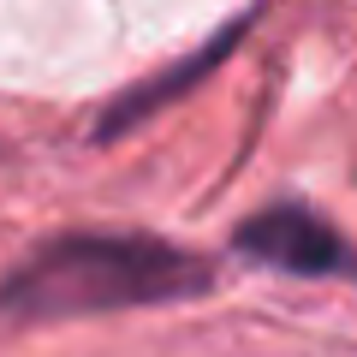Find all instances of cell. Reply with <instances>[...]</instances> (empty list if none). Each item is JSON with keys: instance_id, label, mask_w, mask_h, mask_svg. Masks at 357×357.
I'll list each match as a JSON object with an SVG mask.
<instances>
[{"instance_id": "obj_1", "label": "cell", "mask_w": 357, "mask_h": 357, "mask_svg": "<svg viewBox=\"0 0 357 357\" xmlns=\"http://www.w3.org/2000/svg\"><path fill=\"white\" fill-rule=\"evenodd\" d=\"M208 286L197 256L161 238H54L0 286V316L13 321H60V316H102V310L173 304Z\"/></svg>"}, {"instance_id": "obj_2", "label": "cell", "mask_w": 357, "mask_h": 357, "mask_svg": "<svg viewBox=\"0 0 357 357\" xmlns=\"http://www.w3.org/2000/svg\"><path fill=\"white\" fill-rule=\"evenodd\" d=\"M238 250L280 268V274H340V262H345L340 238L304 208H262L256 220H244Z\"/></svg>"}]
</instances>
